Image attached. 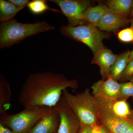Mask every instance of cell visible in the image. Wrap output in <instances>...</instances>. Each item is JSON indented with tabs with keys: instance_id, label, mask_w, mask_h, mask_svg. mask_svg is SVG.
I'll use <instances>...</instances> for the list:
<instances>
[{
	"instance_id": "cell-28",
	"label": "cell",
	"mask_w": 133,
	"mask_h": 133,
	"mask_svg": "<svg viewBox=\"0 0 133 133\" xmlns=\"http://www.w3.org/2000/svg\"><path fill=\"white\" fill-rule=\"evenodd\" d=\"M133 59V49L132 51H131V54H130V58H129V61H131L132 59Z\"/></svg>"
},
{
	"instance_id": "cell-2",
	"label": "cell",
	"mask_w": 133,
	"mask_h": 133,
	"mask_svg": "<svg viewBox=\"0 0 133 133\" xmlns=\"http://www.w3.org/2000/svg\"><path fill=\"white\" fill-rule=\"evenodd\" d=\"M55 29V26L44 21L24 23L14 19L1 23L0 49L9 48L30 37Z\"/></svg>"
},
{
	"instance_id": "cell-3",
	"label": "cell",
	"mask_w": 133,
	"mask_h": 133,
	"mask_svg": "<svg viewBox=\"0 0 133 133\" xmlns=\"http://www.w3.org/2000/svg\"><path fill=\"white\" fill-rule=\"evenodd\" d=\"M62 96L80 120L81 125L92 126L99 123L94 98L89 88L75 95L65 89Z\"/></svg>"
},
{
	"instance_id": "cell-24",
	"label": "cell",
	"mask_w": 133,
	"mask_h": 133,
	"mask_svg": "<svg viewBox=\"0 0 133 133\" xmlns=\"http://www.w3.org/2000/svg\"><path fill=\"white\" fill-rule=\"evenodd\" d=\"M78 133H92V126L81 125Z\"/></svg>"
},
{
	"instance_id": "cell-19",
	"label": "cell",
	"mask_w": 133,
	"mask_h": 133,
	"mask_svg": "<svg viewBox=\"0 0 133 133\" xmlns=\"http://www.w3.org/2000/svg\"><path fill=\"white\" fill-rule=\"evenodd\" d=\"M133 97V83L129 81L120 84V91L119 99H127Z\"/></svg>"
},
{
	"instance_id": "cell-6",
	"label": "cell",
	"mask_w": 133,
	"mask_h": 133,
	"mask_svg": "<svg viewBox=\"0 0 133 133\" xmlns=\"http://www.w3.org/2000/svg\"><path fill=\"white\" fill-rule=\"evenodd\" d=\"M55 107L60 118L57 133H78L81 125L80 120L63 96Z\"/></svg>"
},
{
	"instance_id": "cell-23",
	"label": "cell",
	"mask_w": 133,
	"mask_h": 133,
	"mask_svg": "<svg viewBox=\"0 0 133 133\" xmlns=\"http://www.w3.org/2000/svg\"><path fill=\"white\" fill-rule=\"evenodd\" d=\"M14 5L19 8H24L27 6V5L30 2L29 0H8Z\"/></svg>"
},
{
	"instance_id": "cell-9",
	"label": "cell",
	"mask_w": 133,
	"mask_h": 133,
	"mask_svg": "<svg viewBox=\"0 0 133 133\" xmlns=\"http://www.w3.org/2000/svg\"><path fill=\"white\" fill-rule=\"evenodd\" d=\"M118 56L111 50L105 48L94 55L91 63L97 65L99 66L102 80H106L110 76L111 69Z\"/></svg>"
},
{
	"instance_id": "cell-5",
	"label": "cell",
	"mask_w": 133,
	"mask_h": 133,
	"mask_svg": "<svg viewBox=\"0 0 133 133\" xmlns=\"http://www.w3.org/2000/svg\"><path fill=\"white\" fill-rule=\"evenodd\" d=\"M60 29L62 35L88 46L94 55L104 48L103 41L107 38V35L92 24L62 26Z\"/></svg>"
},
{
	"instance_id": "cell-27",
	"label": "cell",
	"mask_w": 133,
	"mask_h": 133,
	"mask_svg": "<svg viewBox=\"0 0 133 133\" xmlns=\"http://www.w3.org/2000/svg\"><path fill=\"white\" fill-rule=\"evenodd\" d=\"M129 17L130 18V19H132L133 17V4L132 10H131V13H130V14L129 15Z\"/></svg>"
},
{
	"instance_id": "cell-13",
	"label": "cell",
	"mask_w": 133,
	"mask_h": 133,
	"mask_svg": "<svg viewBox=\"0 0 133 133\" xmlns=\"http://www.w3.org/2000/svg\"><path fill=\"white\" fill-rule=\"evenodd\" d=\"M11 94L9 83L0 74V115L6 112L10 108Z\"/></svg>"
},
{
	"instance_id": "cell-12",
	"label": "cell",
	"mask_w": 133,
	"mask_h": 133,
	"mask_svg": "<svg viewBox=\"0 0 133 133\" xmlns=\"http://www.w3.org/2000/svg\"><path fill=\"white\" fill-rule=\"evenodd\" d=\"M110 10L107 6L102 4L90 7L76 18L75 26L81 25L85 22H88L90 24H96Z\"/></svg>"
},
{
	"instance_id": "cell-7",
	"label": "cell",
	"mask_w": 133,
	"mask_h": 133,
	"mask_svg": "<svg viewBox=\"0 0 133 133\" xmlns=\"http://www.w3.org/2000/svg\"><path fill=\"white\" fill-rule=\"evenodd\" d=\"M59 6L70 24L75 26L76 19L90 7V2L85 0H50Z\"/></svg>"
},
{
	"instance_id": "cell-14",
	"label": "cell",
	"mask_w": 133,
	"mask_h": 133,
	"mask_svg": "<svg viewBox=\"0 0 133 133\" xmlns=\"http://www.w3.org/2000/svg\"><path fill=\"white\" fill-rule=\"evenodd\" d=\"M131 51L127 50L118 55L114 64L112 66L110 76L113 79L118 81L122 75L129 62Z\"/></svg>"
},
{
	"instance_id": "cell-30",
	"label": "cell",
	"mask_w": 133,
	"mask_h": 133,
	"mask_svg": "<svg viewBox=\"0 0 133 133\" xmlns=\"http://www.w3.org/2000/svg\"><path fill=\"white\" fill-rule=\"evenodd\" d=\"M130 118L133 121V110L131 111V116H130Z\"/></svg>"
},
{
	"instance_id": "cell-29",
	"label": "cell",
	"mask_w": 133,
	"mask_h": 133,
	"mask_svg": "<svg viewBox=\"0 0 133 133\" xmlns=\"http://www.w3.org/2000/svg\"><path fill=\"white\" fill-rule=\"evenodd\" d=\"M129 23L131 24V27L133 28V17L131 19H129Z\"/></svg>"
},
{
	"instance_id": "cell-26",
	"label": "cell",
	"mask_w": 133,
	"mask_h": 133,
	"mask_svg": "<svg viewBox=\"0 0 133 133\" xmlns=\"http://www.w3.org/2000/svg\"><path fill=\"white\" fill-rule=\"evenodd\" d=\"M127 133H133V122L131 125V127Z\"/></svg>"
},
{
	"instance_id": "cell-22",
	"label": "cell",
	"mask_w": 133,
	"mask_h": 133,
	"mask_svg": "<svg viewBox=\"0 0 133 133\" xmlns=\"http://www.w3.org/2000/svg\"><path fill=\"white\" fill-rule=\"evenodd\" d=\"M92 133H111L100 123L92 126Z\"/></svg>"
},
{
	"instance_id": "cell-21",
	"label": "cell",
	"mask_w": 133,
	"mask_h": 133,
	"mask_svg": "<svg viewBox=\"0 0 133 133\" xmlns=\"http://www.w3.org/2000/svg\"><path fill=\"white\" fill-rule=\"evenodd\" d=\"M133 76V59L129 61L120 80H128L129 78Z\"/></svg>"
},
{
	"instance_id": "cell-8",
	"label": "cell",
	"mask_w": 133,
	"mask_h": 133,
	"mask_svg": "<svg viewBox=\"0 0 133 133\" xmlns=\"http://www.w3.org/2000/svg\"><path fill=\"white\" fill-rule=\"evenodd\" d=\"M92 94L110 100L118 99L120 91V84L110 76L106 80H101L94 83L91 87Z\"/></svg>"
},
{
	"instance_id": "cell-10",
	"label": "cell",
	"mask_w": 133,
	"mask_h": 133,
	"mask_svg": "<svg viewBox=\"0 0 133 133\" xmlns=\"http://www.w3.org/2000/svg\"><path fill=\"white\" fill-rule=\"evenodd\" d=\"M60 122L59 114L55 107L51 108L47 115L41 119L28 133H56Z\"/></svg>"
},
{
	"instance_id": "cell-15",
	"label": "cell",
	"mask_w": 133,
	"mask_h": 133,
	"mask_svg": "<svg viewBox=\"0 0 133 133\" xmlns=\"http://www.w3.org/2000/svg\"><path fill=\"white\" fill-rule=\"evenodd\" d=\"M104 99L107 102L112 112L116 116L125 119H131L130 116L132 110L130 109L127 99L110 100Z\"/></svg>"
},
{
	"instance_id": "cell-32",
	"label": "cell",
	"mask_w": 133,
	"mask_h": 133,
	"mask_svg": "<svg viewBox=\"0 0 133 133\" xmlns=\"http://www.w3.org/2000/svg\"></svg>"
},
{
	"instance_id": "cell-4",
	"label": "cell",
	"mask_w": 133,
	"mask_h": 133,
	"mask_svg": "<svg viewBox=\"0 0 133 133\" xmlns=\"http://www.w3.org/2000/svg\"><path fill=\"white\" fill-rule=\"evenodd\" d=\"M51 108L35 106L24 108L20 112L0 115V122L7 126L14 133H28L37 122L49 112Z\"/></svg>"
},
{
	"instance_id": "cell-31",
	"label": "cell",
	"mask_w": 133,
	"mask_h": 133,
	"mask_svg": "<svg viewBox=\"0 0 133 133\" xmlns=\"http://www.w3.org/2000/svg\"><path fill=\"white\" fill-rule=\"evenodd\" d=\"M128 80H129V81H131V82H132L133 83V76L129 78L128 79Z\"/></svg>"
},
{
	"instance_id": "cell-25",
	"label": "cell",
	"mask_w": 133,
	"mask_h": 133,
	"mask_svg": "<svg viewBox=\"0 0 133 133\" xmlns=\"http://www.w3.org/2000/svg\"><path fill=\"white\" fill-rule=\"evenodd\" d=\"M6 125L0 122V133H14L10 129L8 128Z\"/></svg>"
},
{
	"instance_id": "cell-1",
	"label": "cell",
	"mask_w": 133,
	"mask_h": 133,
	"mask_svg": "<svg viewBox=\"0 0 133 133\" xmlns=\"http://www.w3.org/2000/svg\"><path fill=\"white\" fill-rule=\"evenodd\" d=\"M77 89L76 79L69 80L63 74L50 71L35 72L29 75L23 85L19 96L24 108L35 106L55 107L66 88Z\"/></svg>"
},
{
	"instance_id": "cell-18",
	"label": "cell",
	"mask_w": 133,
	"mask_h": 133,
	"mask_svg": "<svg viewBox=\"0 0 133 133\" xmlns=\"http://www.w3.org/2000/svg\"><path fill=\"white\" fill-rule=\"evenodd\" d=\"M27 6L29 10L34 15L41 14L48 10H50L55 12L62 13L58 10L50 7L45 0H33L30 1Z\"/></svg>"
},
{
	"instance_id": "cell-16",
	"label": "cell",
	"mask_w": 133,
	"mask_h": 133,
	"mask_svg": "<svg viewBox=\"0 0 133 133\" xmlns=\"http://www.w3.org/2000/svg\"><path fill=\"white\" fill-rule=\"evenodd\" d=\"M23 8H19L9 1H0V21L5 22L14 19V17Z\"/></svg>"
},
{
	"instance_id": "cell-17",
	"label": "cell",
	"mask_w": 133,
	"mask_h": 133,
	"mask_svg": "<svg viewBox=\"0 0 133 133\" xmlns=\"http://www.w3.org/2000/svg\"><path fill=\"white\" fill-rule=\"evenodd\" d=\"M133 4L132 0H110L107 2V6L112 11L127 17L130 14Z\"/></svg>"
},
{
	"instance_id": "cell-11",
	"label": "cell",
	"mask_w": 133,
	"mask_h": 133,
	"mask_svg": "<svg viewBox=\"0 0 133 133\" xmlns=\"http://www.w3.org/2000/svg\"><path fill=\"white\" fill-rule=\"evenodd\" d=\"M129 22V19L110 10L103 16L98 22L93 24L101 30L115 31L124 27Z\"/></svg>"
},
{
	"instance_id": "cell-20",
	"label": "cell",
	"mask_w": 133,
	"mask_h": 133,
	"mask_svg": "<svg viewBox=\"0 0 133 133\" xmlns=\"http://www.w3.org/2000/svg\"><path fill=\"white\" fill-rule=\"evenodd\" d=\"M118 37L123 42H133V28L130 27L122 30L118 33Z\"/></svg>"
}]
</instances>
